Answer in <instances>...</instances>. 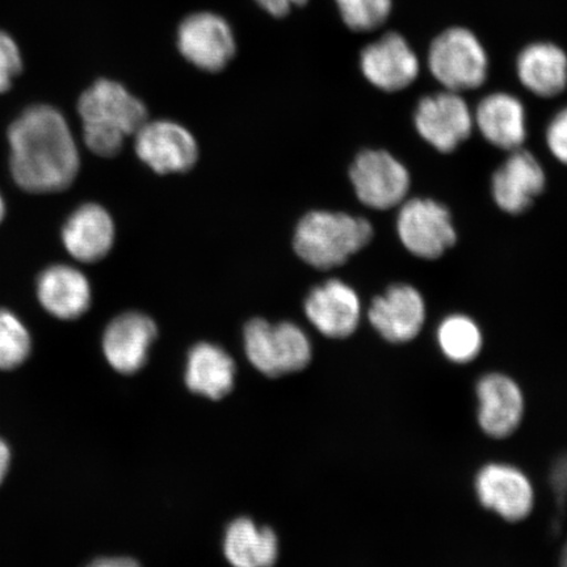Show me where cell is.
<instances>
[{"label":"cell","instance_id":"1","mask_svg":"<svg viewBox=\"0 0 567 567\" xmlns=\"http://www.w3.org/2000/svg\"><path fill=\"white\" fill-rule=\"evenodd\" d=\"M11 173L31 194L65 190L80 172V152L65 116L52 105L30 106L9 131Z\"/></svg>","mask_w":567,"mask_h":567},{"label":"cell","instance_id":"2","mask_svg":"<svg viewBox=\"0 0 567 567\" xmlns=\"http://www.w3.org/2000/svg\"><path fill=\"white\" fill-rule=\"evenodd\" d=\"M83 136L90 151L110 158L122 151L124 140L147 122V110L122 83L101 80L78 102Z\"/></svg>","mask_w":567,"mask_h":567},{"label":"cell","instance_id":"3","mask_svg":"<svg viewBox=\"0 0 567 567\" xmlns=\"http://www.w3.org/2000/svg\"><path fill=\"white\" fill-rule=\"evenodd\" d=\"M372 237V225L363 217L315 210L297 225L293 246L305 264L330 269L346 264L370 244Z\"/></svg>","mask_w":567,"mask_h":567},{"label":"cell","instance_id":"4","mask_svg":"<svg viewBox=\"0 0 567 567\" xmlns=\"http://www.w3.org/2000/svg\"><path fill=\"white\" fill-rule=\"evenodd\" d=\"M427 66L444 90L461 94L486 82L488 55L476 33L464 27H451L432 40Z\"/></svg>","mask_w":567,"mask_h":567},{"label":"cell","instance_id":"5","mask_svg":"<svg viewBox=\"0 0 567 567\" xmlns=\"http://www.w3.org/2000/svg\"><path fill=\"white\" fill-rule=\"evenodd\" d=\"M244 342L247 359L268 378L302 371L311 360L310 340L295 323L255 318L246 324Z\"/></svg>","mask_w":567,"mask_h":567},{"label":"cell","instance_id":"6","mask_svg":"<svg viewBox=\"0 0 567 567\" xmlns=\"http://www.w3.org/2000/svg\"><path fill=\"white\" fill-rule=\"evenodd\" d=\"M396 233L410 254L427 260L441 258L457 240L449 209L431 198L403 202Z\"/></svg>","mask_w":567,"mask_h":567},{"label":"cell","instance_id":"7","mask_svg":"<svg viewBox=\"0 0 567 567\" xmlns=\"http://www.w3.org/2000/svg\"><path fill=\"white\" fill-rule=\"evenodd\" d=\"M354 194L368 208L388 210L406 200L411 186L403 163L385 151H364L350 168Z\"/></svg>","mask_w":567,"mask_h":567},{"label":"cell","instance_id":"8","mask_svg":"<svg viewBox=\"0 0 567 567\" xmlns=\"http://www.w3.org/2000/svg\"><path fill=\"white\" fill-rule=\"evenodd\" d=\"M177 49L190 65L217 73L229 65L237 52V40L228 20L218 13H190L177 28Z\"/></svg>","mask_w":567,"mask_h":567},{"label":"cell","instance_id":"9","mask_svg":"<svg viewBox=\"0 0 567 567\" xmlns=\"http://www.w3.org/2000/svg\"><path fill=\"white\" fill-rule=\"evenodd\" d=\"M420 136L441 153H452L471 137L474 117L465 99L453 91L424 96L414 113Z\"/></svg>","mask_w":567,"mask_h":567},{"label":"cell","instance_id":"10","mask_svg":"<svg viewBox=\"0 0 567 567\" xmlns=\"http://www.w3.org/2000/svg\"><path fill=\"white\" fill-rule=\"evenodd\" d=\"M134 136L138 158L157 174L186 173L197 162V142L181 124L168 120L146 122Z\"/></svg>","mask_w":567,"mask_h":567},{"label":"cell","instance_id":"11","mask_svg":"<svg viewBox=\"0 0 567 567\" xmlns=\"http://www.w3.org/2000/svg\"><path fill=\"white\" fill-rule=\"evenodd\" d=\"M360 69L375 89L399 92L417 80L421 62L402 34L389 32L363 49Z\"/></svg>","mask_w":567,"mask_h":567},{"label":"cell","instance_id":"12","mask_svg":"<svg viewBox=\"0 0 567 567\" xmlns=\"http://www.w3.org/2000/svg\"><path fill=\"white\" fill-rule=\"evenodd\" d=\"M476 493L482 505L508 522L526 519L535 505L534 486L513 465L482 467L476 477Z\"/></svg>","mask_w":567,"mask_h":567},{"label":"cell","instance_id":"13","mask_svg":"<svg viewBox=\"0 0 567 567\" xmlns=\"http://www.w3.org/2000/svg\"><path fill=\"white\" fill-rule=\"evenodd\" d=\"M375 331L390 343H408L420 334L425 321V302L420 290L396 284L375 297L370 309Z\"/></svg>","mask_w":567,"mask_h":567},{"label":"cell","instance_id":"14","mask_svg":"<svg viewBox=\"0 0 567 567\" xmlns=\"http://www.w3.org/2000/svg\"><path fill=\"white\" fill-rule=\"evenodd\" d=\"M157 336V324L151 317L138 311L118 316L104 332L105 359L120 373H136L146 364Z\"/></svg>","mask_w":567,"mask_h":567},{"label":"cell","instance_id":"15","mask_svg":"<svg viewBox=\"0 0 567 567\" xmlns=\"http://www.w3.org/2000/svg\"><path fill=\"white\" fill-rule=\"evenodd\" d=\"M305 313L324 337L349 338L358 329L361 302L349 284L332 279L311 290L305 301Z\"/></svg>","mask_w":567,"mask_h":567},{"label":"cell","instance_id":"16","mask_svg":"<svg viewBox=\"0 0 567 567\" xmlns=\"http://www.w3.org/2000/svg\"><path fill=\"white\" fill-rule=\"evenodd\" d=\"M547 183L544 168L534 154L517 148L496 169L492 193L498 207L509 215H520L528 210Z\"/></svg>","mask_w":567,"mask_h":567},{"label":"cell","instance_id":"17","mask_svg":"<svg viewBox=\"0 0 567 567\" xmlns=\"http://www.w3.org/2000/svg\"><path fill=\"white\" fill-rule=\"evenodd\" d=\"M478 423L488 436L513 435L524 415V395L519 385L502 373L484 375L477 384Z\"/></svg>","mask_w":567,"mask_h":567},{"label":"cell","instance_id":"18","mask_svg":"<svg viewBox=\"0 0 567 567\" xmlns=\"http://www.w3.org/2000/svg\"><path fill=\"white\" fill-rule=\"evenodd\" d=\"M474 125L488 144L514 152L527 138V112L520 99L508 92H494L480 102Z\"/></svg>","mask_w":567,"mask_h":567},{"label":"cell","instance_id":"19","mask_svg":"<svg viewBox=\"0 0 567 567\" xmlns=\"http://www.w3.org/2000/svg\"><path fill=\"white\" fill-rule=\"evenodd\" d=\"M115 234L110 213L91 203L82 205L68 218L62 240L71 257L82 264H95L111 251Z\"/></svg>","mask_w":567,"mask_h":567},{"label":"cell","instance_id":"20","mask_svg":"<svg viewBox=\"0 0 567 567\" xmlns=\"http://www.w3.org/2000/svg\"><path fill=\"white\" fill-rule=\"evenodd\" d=\"M522 86L540 97H556L567 89V54L553 42H532L516 60Z\"/></svg>","mask_w":567,"mask_h":567},{"label":"cell","instance_id":"21","mask_svg":"<svg viewBox=\"0 0 567 567\" xmlns=\"http://www.w3.org/2000/svg\"><path fill=\"white\" fill-rule=\"evenodd\" d=\"M38 297L42 308L53 317L76 319L82 317L91 305L90 282L80 269L66 265H55L41 272L38 281Z\"/></svg>","mask_w":567,"mask_h":567},{"label":"cell","instance_id":"22","mask_svg":"<svg viewBox=\"0 0 567 567\" xmlns=\"http://www.w3.org/2000/svg\"><path fill=\"white\" fill-rule=\"evenodd\" d=\"M236 363L223 347L198 343L188 353L186 384L190 392L221 400L231 392Z\"/></svg>","mask_w":567,"mask_h":567},{"label":"cell","instance_id":"23","mask_svg":"<svg viewBox=\"0 0 567 567\" xmlns=\"http://www.w3.org/2000/svg\"><path fill=\"white\" fill-rule=\"evenodd\" d=\"M224 553L233 567H272L278 559V537L271 528L240 517L226 529Z\"/></svg>","mask_w":567,"mask_h":567},{"label":"cell","instance_id":"24","mask_svg":"<svg viewBox=\"0 0 567 567\" xmlns=\"http://www.w3.org/2000/svg\"><path fill=\"white\" fill-rule=\"evenodd\" d=\"M436 338L444 357L457 364L476 359L484 344L478 324L463 315L446 317L437 328Z\"/></svg>","mask_w":567,"mask_h":567},{"label":"cell","instance_id":"25","mask_svg":"<svg viewBox=\"0 0 567 567\" xmlns=\"http://www.w3.org/2000/svg\"><path fill=\"white\" fill-rule=\"evenodd\" d=\"M32 339L23 322L0 309V370H16L30 358Z\"/></svg>","mask_w":567,"mask_h":567},{"label":"cell","instance_id":"26","mask_svg":"<svg viewBox=\"0 0 567 567\" xmlns=\"http://www.w3.org/2000/svg\"><path fill=\"white\" fill-rule=\"evenodd\" d=\"M339 16L353 32H372L384 25L393 0H336Z\"/></svg>","mask_w":567,"mask_h":567},{"label":"cell","instance_id":"27","mask_svg":"<svg viewBox=\"0 0 567 567\" xmlns=\"http://www.w3.org/2000/svg\"><path fill=\"white\" fill-rule=\"evenodd\" d=\"M21 70L23 59L16 40L9 33L0 31V94L11 89Z\"/></svg>","mask_w":567,"mask_h":567},{"label":"cell","instance_id":"28","mask_svg":"<svg viewBox=\"0 0 567 567\" xmlns=\"http://www.w3.org/2000/svg\"><path fill=\"white\" fill-rule=\"evenodd\" d=\"M547 144L553 157L567 165V106L551 118L547 130Z\"/></svg>","mask_w":567,"mask_h":567},{"label":"cell","instance_id":"29","mask_svg":"<svg viewBox=\"0 0 567 567\" xmlns=\"http://www.w3.org/2000/svg\"><path fill=\"white\" fill-rule=\"evenodd\" d=\"M269 16L282 18L292 11L293 7L308 3V0H255Z\"/></svg>","mask_w":567,"mask_h":567},{"label":"cell","instance_id":"30","mask_svg":"<svg viewBox=\"0 0 567 567\" xmlns=\"http://www.w3.org/2000/svg\"><path fill=\"white\" fill-rule=\"evenodd\" d=\"M551 485L555 487V493L565 498L567 494V456L559 458L553 466Z\"/></svg>","mask_w":567,"mask_h":567},{"label":"cell","instance_id":"31","mask_svg":"<svg viewBox=\"0 0 567 567\" xmlns=\"http://www.w3.org/2000/svg\"><path fill=\"white\" fill-rule=\"evenodd\" d=\"M87 567H141L137 561L127 557L99 558Z\"/></svg>","mask_w":567,"mask_h":567},{"label":"cell","instance_id":"32","mask_svg":"<svg viewBox=\"0 0 567 567\" xmlns=\"http://www.w3.org/2000/svg\"><path fill=\"white\" fill-rule=\"evenodd\" d=\"M11 464V451L10 446L0 439V485L4 481L7 473H9Z\"/></svg>","mask_w":567,"mask_h":567},{"label":"cell","instance_id":"33","mask_svg":"<svg viewBox=\"0 0 567 567\" xmlns=\"http://www.w3.org/2000/svg\"><path fill=\"white\" fill-rule=\"evenodd\" d=\"M559 566L567 567V543L565 544V547L561 553V561H559Z\"/></svg>","mask_w":567,"mask_h":567},{"label":"cell","instance_id":"34","mask_svg":"<svg viewBox=\"0 0 567 567\" xmlns=\"http://www.w3.org/2000/svg\"><path fill=\"white\" fill-rule=\"evenodd\" d=\"M6 215V205L2 195H0V223L3 221Z\"/></svg>","mask_w":567,"mask_h":567}]
</instances>
